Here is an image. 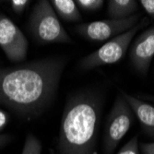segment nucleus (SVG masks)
<instances>
[{
	"instance_id": "a211bd4d",
	"label": "nucleus",
	"mask_w": 154,
	"mask_h": 154,
	"mask_svg": "<svg viewBox=\"0 0 154 154\" xmlns=\"http://www.w3.org/2000/svg\"><path fill=\"white\" fill-rule=\"evenodd\" d=\"M8 123V116L5 111L0 109V131H2L4 128Z\"/></svg>"
},
{
	"instance_id": "412c9836",
	"label": "nucleus",
	"mask_w": 154,
	"mask_h": 154,
	"mask_svg": "<svg viewBox=\"0 0 154 154\" xmlns=\"http://www.w3.org/2000/svg\"><path fill=\"white\" fill-rule=\"evenodd\" d=\"M0 103H1V102H0Z\"/></svg>"
},
{
	"instance_id": "dca6fc26",
	"label": "nucleus",
	"mask_w": 154,
	"mask_h": 154,
	"mask_svg": "<svg viewBox=\"0 0 154 154\" xmlns=\"http://www.w3.org/2000/svg\"><path fill=\"white\" fill-rule=\"evenodd\" d=\"M139 3L148 13V15L151 18V20H154V0H141Z\"/></svg>"
},
{
	"instance_id": "f257e3e1",
	"label": "nucleus",
	"mask_w": 154,
	"mask_h": 154,
	"mask_svg": "<svg viewBox=\"0 0 154 154\" xmlns=\"http://www.w3.org/2000/svg\"><path fill=\"white\" fill-rule=\"evenodd\" d=\"M65 66L64 58L48 57L0 68V102L21 118L39 116L54 100Z\"/></svg>"
},
{
	"instance_id": "9d476101",
	"label": "nucleus",
	"mask_w": 154,
	"mask_h": 154,
	"mask_svg": "<svg viewBox=\"0 0 154 154\" xmlns=\"http://www.w3.org/2000/svg\"><path fill=\"white\" fill-rule=\"evenodd\" d=\"M138 4L135 0H109L107 12L112 20L127 19L135 15Z\"/></svg>"
},
{
	"instance_id": "0eeeda50",
	"label": "nucleus",
	"mask_w": 154,
	"mask_h": 154,
	"mask_svg": "<svg viewBox=\"0 0 154 154\" xmlns=\"http://www.w3.org/2000/svg\"><path fill=\"white\" fill-rule=\"evenodd\" d=\"M28 40L20 28L7 16L0 14V47L11 62L24 61L28 52Z\"/></svg>"
},
{
	"instance_id": "f8f14e48",
	"label": "nucleus",
	"mask_w": 154,
	"mask_h": 154,
	"mask_svg": "<svg viewBox=\"0 0 154 154\" xmlns=\"http://www.w3.org/2000/svg\"><path fill=\"white\" fill-rule=\"evenodd\" d=\"M42 143L32 134H28L21 154H41Z\"/></svg>"
},
{
	"instance_id": "39448f33",
	"label": "nucleus",
	"mask_w": 154,
	"mask_h": 154,
	"mask_svg": "<svg viewBox=\"0 0 154 154\" xmlns=\"http://www.w3.org/2000/svg\"><path fill=\"white\" fill-rule=\"evenodd\" d=\"M134 119L135 115L131 107L124 99L122 94L118 95L110 111L105 125L103 137L105 154H112L115 151L123 137L131 128Z\"/></svg>"
},
{
	"instance_id": "20e7f679",
	"label": "nucleus",
	"mask_w": 154,
	"mask_h": 154,
	"mask_svg": "<svg viewBox=\"0 0 154 154\" xmlns=\"http://www.w3.org/2000/svg\"><path fill=\"white\" fill-rule=\"evenodd\" d=\"M149 23V19L143 18L140 22L135 25L129 31L107 41L99 49L86 55L79 62V66L84 70H89L101 66L118 63L127 54L136 33Z\"/></svg>"
},
{
	"instance_id": "6e6552de",
	"label": "nucleus",
	"mask_w": 154,
	"mask_h": 154,
	"mask_svg": "<svg viewBox=\"0 0 154 154\" xmlns=\"http://www.w3.org/2000/svg\"><path fill=\"white\" fill-rule=\"evenodd\" d=\"M129 57L136 70L146 75L154 57V26L144 31L130 47Z\"/></svg>"
},
{
	"instance_id": "2eb2a0df",
	"label": "nucleus",
	"mask_w": 154,
	"mask_h": 154,
	"mask_svg": "<svg viewBox=\"0 0 154 154\" xmlns=\"http://www.w3.org/2000/svg\"><path fill=\"white\" fill-rule=\"evenodd\" d=\"M30 3L31 1H29V0H12V1H10L13 11L17 14H21L28 8Z\"/></svg>"
},
{
	"instance_id": "7ed1b4c3",
	"label": "nucleus",
	"mask_w": 154,
	"mask_h": 154,
	"mask_svg": "<svg viewBox=\"0 0 154 154\" xmlns=\"http://www.w3.org/2000/svg\"><path fill=\"white\" fill-rule=\"evenodd\" d=\"M29 28L34 39L41 44H66L72 42L47 0H40L34 5Z\"/></svg>"
},
{
	"instance_id": "f3484780",
	"label": "nucleus",
	"mask_w": 154,
	"mask_h": 154,
	"mask_svg": "<svg viewBox=\"0 0 154 154\" xmlns=\"http://www.w3.org/2000/svg\"><path fill=\"white\" fill-rule=\"evenodd\" d=\"M140 149L142 154H154V142L141 143Z\"/></svg>"
},
{
	"instance_id": "6ab92c4d",
	"label": "nucleus",
	"mask_w": 154,
	"mask_h": 154,
	"mask_svg": "<svg viewBox=\"0 0 154 154\" xmlns=\"http://www.w3.org/2000/svg\"><path fill=\"white\" fill-rule=\"evenodd\" d=\"M12 139V137L10 135L6 134H0V149L8 144Z\"/></svg>"
},
{
	"instance_id": "ddd939ff",
	"label": "nucleus",
	"mask_w": 154,
	"mask_h": 154,
	"mask_svg": "<svg viewBox=\"0 0 154 154\" xmlns=\"http://www.w3.org/2000/svg\"><path fill=\"white\" fill-rule=\"evenodd\" d=\"M103 0H78L76 1V4L81 8L82 9L86 11H97L99 10L103 5Z\"/></svg>"
},
{
	"instance_id": "aec40b11",
	"label": "nucleus",
	"mask_w": 154,
	"mask_h": 154,
	"mask_svg": "<svg viewBox=\"0 0 154 154\" xmlns=\"http://www.w3.org/2000/svg\"><path fill=\"white\" fill-rule=\"evenodd\" d=\"M144 98H146L147 100L151 101V102L154 103V96H144Z\"/></svg>"
},
{
	"instance_id": "4468645a",
	"label": "nucleus",
	"mask_w": 154,
	"mask_h": 154,
	"mask_svg": "<svg viewBox=\"0 0 154 154\" xmlns=\"http://www.w3.org/2000/svg\"><path fill=\"white\" fill-rule=\"evenodd\" d=\"M117 154H139V149H138V137L137 136H135L132 137L129 141L125 143L120 150L117 152Z\"/></svg>"
},
{
	"instance_id": "423d86ee",
	"label": "nucleus",
	"mask_w": 154,
	"mask_h": 154,
	"mask_svg": "<svg viewBox=\"0 0 154 154\" xmlns=\"http://www.w3.org/2000/svg\"><path fill=\"white\" fill-rule=\"evenodd\" d=\"M141 14L135 15L122 20H104L90 23H82L76 27L77 32L87 40L92 42H105L113 39L137 25Z\"/></svg>"
},
{
	"instance_id": "f03ea898",
	"label": "nucleus",
	"mask_w": 154,
	"mask_h": 154,
	"mask_svg": "<svg viewBox=\"0 0 154 154\" xmlns=\"http://www.w3.org/2000/svg\"><path fill=\"white\" fill-rule=\"evenodd\" d=\"M103 97L93 91L68 98L60 124L57 154H97Z\"/></svg>"
},
{
	"instance_id": "9b49d317",
	"label": "nucleus",
	"mask_w": 154,
	"mask_h": 154,
	"mask_svg": "<svg viewBox=\"0 0 154 154\" xmlns=\"http://www.w3.org/2000/svg\"><path fill=\"white\" fill-rule=\"evenodd\" d=\"M57 15L66 21L81 20L80 12L73 0H53L50 2Z\"/></svg>"
},
{
	"instance_id": "1a4fd4ad",
	"label": "nucleus",
	"mask_w": 154,
	"mask_h": 154,
	"mask_svg": "<svg viewBox=\"0 0 154 154\" xmlns=\"http://www.w3.org/2000/svg\"><path fill=\"white\" fill-rule=\"evenodd\" d=\"M121 94L131 107L135 116L140 123L145 133L154 138V105L133 97L125 91H122Z\"/></svg>"
}]
</instances>
